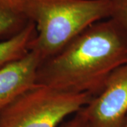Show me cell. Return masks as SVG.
<instances>
[{"instance_id":"cell-2","label":"cell","mask_w":127,"mask_h":127,"mask_svg":"<svg viewBox=\"0 0 127 127\" xmlns=\"http://www.w3.org/2000/svg\"><path fill=\"white\" fill-rule=\"evenodd\" d=\"M35 25L31 50L42 61L92 24L111 17V0H6Z\"/></svg>"},{"instance_id":"cell-7","label":"cell","mask_w":127,"mask_h":127,"mask_svg":"<svg viewBox=\"0 0 127 127\" xmlns=\"http://www.w3.org/2000/svg\"><path fill=\"white\" fill-rule=\"evenodd\" d=\"M31 21L6 0H0V40H6L23 31Z\"/></svg>"},{"instance_id":"cell-9","label":"cell","mask_w":127,"mask_h":127,"mask_svg":"<svg viewBox=\"0 0 127 127\" xmlns=\"http://www.w3.org/2000/svg\"><path fill=\"white\" fill-rule=\"evenodd\" d=\"M60 127H86V125L81 112L78 111L73 118L64 123Z\"/></svg>"},{"instance_id":"cell-4","label":"cell","mask_w":127,"mask_h":127,"mask_svg":"<svg viewBox=\"0 0 127 127\" xmlns=\"http://www.w3.org/2000/svg\"><path fill=\"white\" fill-rule=\"evenodd\" d=\"M80 112L86 127H123L127 116V62L110 74L100 93Z\"/></svg>"},{"instance_id":"cell-5","label":"cell","mask_w":127,"mask_h":127,"mask_svg":"<svg viewBox=\"0 0 127 127\" xmlns=\"http://www.w3.org/2000/svg\"><path fill=\"white\" fill-rule=\"evenodd\" d=\"M41 62L36 52L31 50L23 57L0 68V112L36 83Z\"/></svg>"},{"instance_id":"cell-10","label":"cell","mask_w":127,"mask_h":127,"mask_svg":"<svg viewBox=\"0 0 127 127\" xmlns=\"http://www.w3.org/2000/svg\"><path fill=\"white\" fill-rule=\"evenodd\" d=\"M123 127H127V117H126V119H125V122L124 124V126Z\"/></svg>"},{"instance_id":"cell-6","label":"cell","mask_w":127,"mask_h":127,"mask_svg":"<svg viewBox=\"0 0 127 127\" xmlns=\"http://www.w3.org/2000/svg\"><path fill=\"white\" fill-rule=\"evenodd\" d=\"M37 35L35 25L30 22L26 28L13 37L0 42V68L23 57L31 51Z\"/></svg>"},{"instance_id":"cell-1","label":"cell","mask_w":127,"mask_h":127,"mask_svg":"<svg viewBox=\"0 0 127 127\" xmlns=\"http://www.w3.org/2000/svg\"><path fill=\"white\" fill-rule=\"evenodd\" d=\"M127 62V34L112 18L86 28L57 54L41 62L36 83L93 97Z\"/></svg>"},{"instance_id":"cell-8","label":"cell","mask_w":127,"mask_h":127,"mask_svg":"<svg viewBox=\"0 0 127 127\" xmlns=\"http://www.w3.org/2000/svg\"><path fill=\"white\" fill-rule=\"evenodd\" d=\"M112 10L111 17L127 34V0H111Z\"/></svg>"},{"instance_id":"cell-3","label":"cell","mask_w":127,"mask_h":127,"mask_svg":"<svg viewBox=\"0 0 127 127\" xmlns=\"http://www.w3.org/2000/svg\"><path fill=\"white\" fill-rule=\"evenodd\" d=\"M93 97L35 83L0 112V127H58Z\"/></svg>"}]
</instances>
